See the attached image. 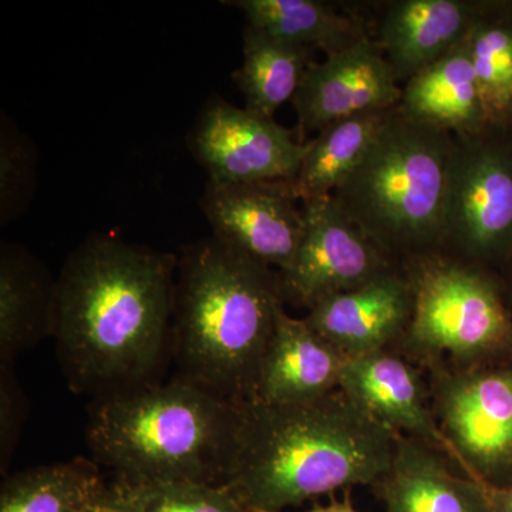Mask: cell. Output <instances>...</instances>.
<instances>
[{
    "label": "cell",
    "instance_id": "cell-1",
    "mask_svg": "<svg viewBox=\"0 0 512 512\" xmlns=\"http://www.w3.org/2000/svg\"><path fill=\"white\" fill-rule=\"evenodd\" d=\"M178 256L93 234L56 291L57 355L70 389L97 397L158 382L171 356Z\"/></svg>",
    "mask_w": 512,
    "mask_h": 512
},
{
    "label": "cell",
    "instance_id": "cell-2",
    "mask_svg": "<svg viewBox=\"0 0 512 512\" xmlns=\"http://www.w3.org/2000/svg\"><path fill=\"white\" fill-rule=\"evenodd\" d=\"M227 483L248 512H282L340 488L377 485L394 453V431L342 390L299 403L239 407Z\"/></svg>",
    "mask_w": 512,
    "mask_h": 512
},
{
    "label": "cell",
    "instance_id": "cell-3",
    "mask_svg": "<svg viewBox=\"0 0 512 512\" xmlns=\"http://www.w3.org/2000/svg\"><path fill=\"white\" fill-rule=\"evenodd\" d=\"M281 276L211 235L178 256L171 356L178 375L228 402H252L284 305Z\"/></svg>",
    "mask_w": 512,
    "mask_h": 512
},
{
    "label": "cell",
    "instance_id": "cell-4",
    "mask_svg": "<svg viewBox=\"0 0 512 512\" xmlns=\"http://www.w3.org/2000/svg\"><path fill=\"white\" fill-rule=\"evenodd\" d=\"M237 404L177 375L94 399L86 427L94 461L131 483H227Z\"/></svg>",
    "mask_w": 512,
    "mask_h": 512
},
{
    "label": "cell",
    "instance_id": "cell-5",
    "mask_svg": "<svg viewBox=\"0 0 512 512\" xmlns=\"http://www.w3.org/2000/svg\"><path fill=\"white\" fill-rule=\"evenodd\" d=\"M453 151L451 134L413 123L397 107L333 200L396 265L439 252Z\"/></svg>",
    "mask_w": 512,
    "mask_h": 512
},
{
    "label": "cell",
    "instance_id": "cell-6",
    "mask_svg": "<svg viewBox=\"0 0 512 512\" xmlns=\"http://www.w3.org/2000/svg\"><path fill=\"white\" fill-rule=\"evenodd\" d=\"M413 289L407 343L426 355L476 362L512 350V313L500 275L443 252L402 265Z\"/></svg>",
    "mask_w": 512,
    "mask_h": 512
},
{
    "label": "cell",
    "instance_id": "cell-7",
    "mask_svg": "<svg viewBox=\"0 0 512 512\" xmlns=\"http://www.w3.org/2000/svg\"><path fill=\"white\" fill-rule=\"evenodd\" d=\"M453 138L439 252L497 274L512 251V128Z\"/></svg>",
    "mask_w": 512,
    "mask_h": 512
},
{
    "label": "cell",
    "instance_id": "cell-8",
    "mask_svg": "<svg viewBox=\"0 0 512 512\" xmlns=\"http://www.w3.org/2000/svg\"><path fill=\"white\" fill-rule=\"evenodd\" d=\"M190 147L210 183L231 185L295 180L308 141L301 143L275 120L214 97L192 128Z\"/></svg>",
    "mask_w": 512,
    "mask_h": 512
},
{
    "label": "cell",
    "instance_id": "cell-9",
    "mask_svg": "<svg viewBox=\"0 0 512 512\" xmlns=\"http://www.w3.org/2000/svg\"><path fill=\"white\" fill-rule=\"evenodd\" d=\"M440 429L453 456L491 484L512 471V369L467 370L436 384Z\"/></svg>",
    "mask_w": 512,
    "mask_h": 512
},
{
    "label": "cell",
    "instance_id": "cell-10",
    "mask_svg": "<svg viewBox=\"0 0 512 512\" xmlns=\"http://www.w3.org/2000/svg\"><path fill=\"white\" fill-rule=\"evenodd\" d=\"M302 205L306 228L301 247L291 268L279 272L285 303L309 311L399 266L343 215L332 195Z\"/></svg>",
    "mask_w": 512,
    "mask_h": 512
},
{
    "label": "cell",
    "instance_id": "cell-11",
    "mask_svg": "<svg viewBox=\"0 0 512 512\" xmlns=\"http://www.w3.org/2000/svg\"><path fill=\"white\" fill-rule=\"evenodd\" d=\"M200 205L215 238L275 271L291 268L306 228L295 180L208 181Z\"/></svg>",
    "mask_w": 512,
    "mask_h": 512
},
{
    "label": "cell",
    "instance_id": "cell-12",
    "mask_svg": "<svg viewBox=\"0 0 512 512\" xmlns=\"http://www.w3.org/2000/svg\"><path fill=\"white\" fill-rule=\"evenodd\" d=\"M402 86L396 82L375 37L362 40L323 62H313L295 99L296 137L306 143L330 124L370 111L399 106Z\"/></svg>",
    "mask_w": 512,
    "mask_h": 512
},
{
    "label": "cell",
    "instance_id": "cell-13",
    "mask_svg": "<svg viewBox=\"0 0 512 512\" xmlns=\"http://www.w3.org/2000/svg\"><path fill=\"white\" fill-rule=\"evenodd\" d=\"M413 289L402 266L359 288L329 296L305 320L346 357L379 352L406 333L413 316Z\"/></svg>",
    "mask_w": 512,
    "mask_h": 512
},
{
    "label": "cell",
    "instance_id": "cell-14",
    "mask_svg": "<svg viewBox=\"0 0 512 512\" xmlns=\"http://www.w3.org/2000/svg\"><path fill=\"white\" fill-rule=\"evenodd\" d=\"M478 0H392L384 3L375 40L396 82L403 86L421 70L464 42Z\"/></svg>",
    "mask_w": 512,
    "mask_h": 512
},
{
    "label": "cell",
    "instance_id": "cell-15",
    "mask_svg": "<svg viewBox=\"0 0 512 512\" xmlns=\"http://www.w3.org/2000/svg\"><path fill=\"white\" fill-rule=\"evenodd\" d=\"M348 357L318 335L305 319L276 311L275 329L259 372L255 400L299 403L339 389Z\"/></svg>",
    "mask_w": 512,
    "mask_h": 512
},
{
    "label": "cell",
    "instance_id": "cell-16",
    "mask_svg": "<svg viewBox=\"0 0 512 512\" xmlns=\"http://www.w3.org/2000/svg\"><path fill=\"white\" fill-rule=\"evenodd\" d=\"M339 389L387 429L451 453L446 437L430 413L416 372L399 357L379 350L348 357Z\"/></svg>",
    "mask_w": 512,
    "mask_h": 512
},
{
    "label": "cell",
    "instance_id": "cell-17",
    "mask_svg": "<svg viewBox=\"0 0 512 512\" xmlns=\"http://www.w3.org/2000/svg\"><path fill=\"white\" fill-rule=\"evenodd\" d=\"M387 512H494L484 483L454 476L429 444L394 431V453L376 485Z\"/></svg>",
    "mask_w": 512,
    "mask_h": 512
},
{
    "label": "cell",
    "instance_id": "cell-18",
    "mask_svg": "<svg viewBox=\"0 0 512 512\" xmlns=\"http://www.w3.org/2000/svg\"><path fill=\"white\" fill-rule=\"evenodd\" d=\"M399 111L413 123L456 137L488 126L466 39L403 84Z\"/></svg>",
    "mask_w": 512,
    "mask_h": 512
},
{
    "label": "cell",
    "instance_id": "cell-19",
    "mask_svg": "<svg viewBox=\"0 0 512 512\" xmlns=\"http://www.w3.org/2000/svg\"><path fill=\"white\" fill-rule=\"evenodd\" d=\"M57 279L29 249L0 247V363L55 335Z\"/></svg>",
    "mask_w": 512,
    "mask_h": 512
},
{
    "label": "cell",
    "instance_id": "cell-20",
    "mask_svg": "<svg viewBox=\"0 0 512 512\" xmlns=\"http://www.w3.org/2000/svg\"><path fill=\"white\" fill-rule=\"evenodd\" d=\"M244 12L247 25L285 42L338 55L373 37L366 19L353 9L319 0H237L225 2Z\"/></svg>",
    "mask_w": 512,
    "mask_h": 512
},
{
    "label": "cell",
    "instance_id": "cell-21",
    "mask_svg": "<svg viewBox=\"0 0 512 512\" xmlns=\"http://www.w3.org/2000/svg\"><path fill=\"white\" fill-rule=\"evenodd\" d=\"M241 67L232 79L245 97V109L274 120L285 103L295 99L315 52L292 45L265 30L247 25L244 29Z\"/></svg>",
    "mask_w": 512,
    "mask_h": 512
},
{
    "label": "cell",
    "instance_id": "cell-22",
    "mask_svg": "<svg viewBox=\"0 0 512 512\" xmlns=\"http://www.w3.org/2000/svg\"><path fill=\"white\" fill-rule=\"evenodd\" d=\"M397 107L330 124L308 141V151L295 178L301 201L332 195L366 156Z\"/></svg>",
    "mask_w": 512,
    "mask_h": 512
},
{
    "label": "cell",
    "instance_id": "cell-23",
    "mask_svg": "<svg viewBox=\"0 0 512 512\" xmlns=\"http://www.w3.org/2000/svg\"><path fill=\"white\" fill-rule=\"evenodd\" d=\"M466 43L488 124L512 128V0H478Z\"/></svg>",
    "mask_w": 512,
    "mask_h": 512
},
{
    "label": "cell",
    "instance_id": "cell-24",
    "mask_svg": "<svg viewBox=\"0 0 512 512\" xmlns=\"http://www.w3.org/2000/svg\"><path fill=\"white\" fill-rule=\"evenodd\" d=\"M96 461L77 457L8 477L0 493V512H82L104 484Z\"/></svg>",
    "mask_w": 512,
    "mask_h": 512
},
{
    "label": "cell",
    "instance_id": "cell-25",
    "mask_svg": "<svg viewBox=\"0 0 512 512\" xmlns=\"http://www.w3.org/2000/svg\"><path fill=\"white\" fill-rule=\"evenodd\" d=\"M128 483L134 512H248L228 484Z\"/></svg>",
    "mask_w": 512,
    "mask_h": 512
},
{
    "label": "cell",
    "instance_id": "cell-26",
    "mask_svg": "<svg viewBox=\"0 0 512 512\" xmlns=\"http://www.w3.org/2000/svg\"><path fill=\"white\" fill-rule=\"evenodd\" d=\"M36 153L29 138L2 120L0 138V214L2 224L28 208L35 191Z\"/></svg>",
    "mask_w": 512,
    "mask_h": 512
},
{
    "label": "cell",
    "instance_id": "cell-27",
    "mask_svg": "<svg viewBox=\"0 0 512 512\" xmlns=\"http://www.w3.org/2000/svg\"><path fill=\"white\" fill-rule=\"evenodd\" d=\"M0 463L10 464L26 417V402L12 373V363H0Z\"/></svg>",
    "mask_w": 512,
    "mask_h": 512
},
{
    "label": "cell",
    "instance_id": "cell-28",
    "mask_svg": "<svg viewBox=\"0 0 512 512\" xmlns=\"http://www.w3.org/2000/svg\"><path fill=\"white\" fill-rule=\"evenodd\" d=\"M82 512H134L131 484L119 476L104 481Z\"/></svg>",
    "mask_w": 512,
    "mask_h": 512
},
{
    "label": "cell",
    "instance_id": "cell-29",
    "mask_svg": "<svg viewBox=\"0 0 512 512\" xmlns=\"http://www.w3.org/2000/svg\"><path fill=\"white\" fill-rule=\"evenodd\" d=\"M484 485L494 512H512V487L500 488L487 483Z\"/></svg>",
    "mask_w": 512,
    "mask_h": 512
},
{
    "label": "cell",
    "instance_id": "cell-30",
    "mask_svg": "<svg viewBox=\"0 0 512 512\" xmlns=\"http://www.w3.org/2000/svg\"><path fill=\"white\" fill-rule=\"evenodd\" d=\"M498 275H500L501 284H503L505 301H507L508 308L512 313V251Z\"/></svg>",
    "mask_w": 512,
    "mask_h": 512
},
{
    "label": "cell",
    "instance_id": "cell-31",
    "mask_svg": "<svg viewBox=\"0 0 512 512\" xmlns=\"http://www.w3.org/2000/svg\"><path fill=\"white\" fill-rule=\"evenodd\" d=\"M309 512H357L355 508H353L352 503L348 497L343 501H330L329 505H316L313 510Z\"/></svg>",
    "mask_w": 512,
    "mask_h": 512
}]
</instances>
